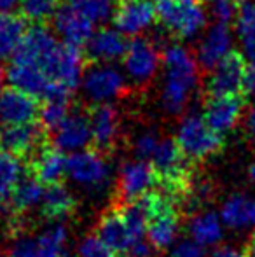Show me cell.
<instances>
[{"mask_svg":"<svg viewBox=\"0 0 255 257\" xmlns=\"http://www.w3.org/2000/svg\"><path fill=\"white\" fill-rule=\"evenodd\" d=\"M4 205H6V201H4V200H2V198H0V208H2V206H4Z\"/></svg>","mask_w":255,"mask_h":257,"instance_id":"7dc6e473","label":"cell"},{"mask_svg":"<svg viewBox=\"0 0 255 257\" xmlns=\"http://www.w3.org/2000/svg\"><path fill=\"white\" fill-rule=\"evenodd\" d=\"M157 146H159V139H157L156 132H145L136 139L135 142V154L140 161H147L149 158H152L156 153Z\"/></svg>","mask_w":255,"mask_h":257,"instance_id":"e575fe53","label":"cell"},{"mask_svg":"<svg viewBox=\"0 0 255 257\" xmlns=\"http://www.w3.org/2000/svg\"><path fill=\"white\" fill-rule=\"evenodd\" d=\"M93 144L89 110H72L67 121L53 133V146L62 153H79Z\"/></svg>","mask_w":255,"mask_h":257,"instance_id":"5bb4252c","label":"cell"},{"mask_svg":"<svg viewBox=\"0 0 255 257\" xmlns=\"http://www.w3.org/2000/svg\"><path fill=\"white\" fill-rule=\"evenodd\" d=\"M7 77V72H4V68H2V65H0V88H2V82H4V79Z\"/></svg>","mask_w":255,"mask_h":257,"instance_id":"ee69618b","label":"cell"},{"mask_svg":"<svg viewBox=\"0 0 255 257\" xmlns=\"http://www.w3.org/2000/svg\"><path fill=\"white\" fill-rule=\"evenodd\" d=\"M28 28V20L21 13L0 14V60H13Z\"/></svg>","mask_w":255,"mask_h":257,"instance_id":"d4e9b609","label":"cell"},{"mask_svg":"<svg viewBox=\"0 0 255 257\" xmlns=\"http://www.w3.org/2000/svg\"><path fill=\"white\" fill-rule=\"evenodd\" d=\"M84 63L86 56L82 48L60 42V46L46 61L42 70L48 74L51 84L68 93H74L84 77Z\"/></svg>","mask_w":255,"mask_h":257,"instance_id":"5b68a950","label":"cell"},{"mask_svg":"<svg viewBox=\"0 0 255 257\" xmlns=\"http://www.w3.org/2000/svg\"><path fill=\"white\" fill-rule=\"evenodd\" d=\"M21 2L23 0H0V14L14 13V11L21 7Z\"/></svg>","mask_w":255,"mask_h":257,"instance_id":"ab89813d","label":"cell"},{"mask_svg":"<svg viewBox=\"0 0 255 257\" xmlns=\"http://www.w3.org/2000/svg\"><path fill=\"white\" fill-rule=\"evenodd\" d=\"M42 217L51 222L62 224V220L68 219L77 208V201L72 196V193L62 184H53L48 186L42 198Z\"/></svg>","mask_w":255,"mask_h":257,"instance_id":"cb8c5ba5","label":"cell"},{"mask_svg":"<svg viewBox=\"0 0 255 257\" xmlns=\"http://www.w3.org/2000/svg\"><path fill=\"white\" fill-rule=\"evenodd\" d=\"M7 81H9V86L21 89L35 98H46L49 88H51L48 74L39 65L34 63L11 61V67L7 70Z\"/></svg>","mask_w":255,"mask_h":257,"instance_id":"44dd1931","label":"cell"},{"mask_svg":"<svg viewBox=\"0 0 255 257\" xmlns=\"http://www.w3.org/2000/svg\"><path fill=\"white\" fill-rule=\"evenodd\" d=\"M163 60V53L149 39L136 37L129 42L128 51L124 54V70L128 77L136 84H147L157 74V68Z\"/></svg>","mask_w":255,"mask_h":257,"instance_id":"ba28073f","label":"cell"},{"mask_svg":"<svg viewBox=\"0 0 255 257\" xmlns=\"http://www.w3.org/2000/svg\"><path fill=\"white\" fill-rule=\"evenodd\" d=\"M39 98L13 86L0 91V124H25L39 121Z\"/></svg>","mask_w":255,"mask_h":257,"instance_id":"9a60e30c","label":"cell"},{"mask_svg":"<svg viewBox=\"0 0 255 257\" xmlns=\"http://www.w3.org/2000/svg\"><path fill=\"white\" fill-rule=\"evenodd\" d=\"M67 243V227L63 224H55L37 240L35 257H65Z\"/></svg>","mask_w":255,"mask_h":257,"instance_id":"f546056e","label":"cell"},{"mask_svg":"<svg viewBox=\"0 0 255 257\" xmlns=\"http://www.w3.org/2000/svg\"><path fill=\"white\" fill-rule=\"evenodd\" d=\"M211 257H248L246 255V252H239L236 250V248L232 247H227V245H222V247H217L213 250V254H211Z\"/></svg>","mask_w":255,"mask_h":257,"instance_id":"f35d334b","label":"cell"},{"mask_svg":"<svg viewBox=\"0 0 255 257\" xmlns=\"http://www.w3.org/2000/svg\"><path fill=\"white\" fill-rule=\"evenodd\" d=\"M37 250V241L28 236H18L14 238V243L7 250L6 257H35Z\"/></svg>","mask_w":255,"mask_h":257,"instance_id":"d590c367","label":"cell"},{"mask_svg":"<svg viewBox=\"0 0 255 257\" xmlns=\"http://www.w3.org/2000/svg\"><path fill=\"white\" fill-rule=\"evenodd\" d=\"M248 132L252 133V137L255 139V107L250 110V114H248Z\"/></svg>","mask_w":255,"mask_h":257,"instance_id":"7bdbcfd3","label":"cell"},{"mask_svg":"<svg viewBox=\"0 0 255 257\" xmlns=\"http://www.w3.org/2000/svg\"><path fill=\"white\" fill-rule=\"evenodd\" d=\"M62 6V0H23L21 2V14L28 21L35 25L44 23L46 20L55 16V13Z\"/></svg>","mask_w":255,"mask_h":257,"instance_id":"1f68e13d","label":"cell"},{"mask_svg":"<svg viewBox=\"0 0 255 257\" xmlns=\"http://www.w3.org/2000/svg\"><path fill=\"white\" fill-rule=\"evenodd\" d=\"M58 46L60 42L56 35L44 23L34 25V27L28 28L23 42L13 56V61H16V63H34L42 68Z\"/></svg>","mask_w":255,"mask_h":257,"instance_id":"4fadbf2b","label":"cell"},{"mask_svg":"<svg viewBox=\"0 0 255 257\" xmlns=\"http://www.w3.org/2000/svg\"><path fill=\"white\" fill-rule=\"evenodd\" d=\"M222 219L232 229L255 226V201L243 194H234L222 206Z\"/></svg>","mask_w":255,"mask_h":257,"instance_id":"484cf974","label":"cell"},{"mask_svg":"<svg viewBox=\"0 0 255 257\" xmlns=\"http://www.w3.org/2000/svg\"><path fill=\"white\" fill-rule=\"evenodd\" d=\"M245 108V95L234 96H206L203 117L211 130L224 135L241 119Z\"/></svg>","mask_w":255,"mask_h":257,"instance_id":"ac0fdd59","label":"cell"},{"mask_svg":"<svg viewBox=\"0 0 255 257\" xmlns=\"http://www.w3.org/2000/svg\"><path fill=\"white\" fill-rule=\"evenodd\" d=\"M245 252L248 257H255V233L250 236L248 243H246V247H245Z\"/></svg>","mask_w":255,"mask_h":257,"instance_id":"b9f144b4","label":"cell"},{"mask_svg":"<svg viewBox=\"0 0 255 257\" xmlns=\"http://www.w3.org/2000/svg\"><path fill=\"white\" fill-rule=\"evenodd\" d=\"M246 93H255V60L250 61L246 70Z\"/></svg>","mask_w":255,"mask_h":257,"instance_id":"60d3db41","label":"cell"},{"mask_svg":"<svg viewBox=\"0 0 255 257\" xmlns=\"http://www.w3.org/2000/svg\"><path fill=\"white\" fill-rule=\"evenodd\" d=\"M44 184L37 179L34 172L30 168L27 170V173L23 175V179L20 180V184L16 186V189L13 191L9 198V210L13 215L23 217L25 212L32 208V206L42 203L44 198Z\"/></svg>","mask_w":255,"mask_h":257,"instance_id":"603a6c76","label":"cell"},{"mask_svg":"<svg viewBox=\"0 0 255 257\" xmlns=\"http://www.w3.org/2000/svg\"><path fill=\"white\" fill-rule=\"evenodd\" d=\"M250 177H252V180L255 182V161L252 163V166H250Z\"/></svg>","mask_w":255,"mask_h":257,"instance_id":"f6af8a7d","label":"cell"},{"mask_svg":"<svg viewBox=\"0 0 255 257\" xmlns=\"http://www.w3.org/2000/svg\"><path fill=\"white\" fill-rule=\"evenodd\" d=\"M238 35H239V39H241L245 54L250 60H255V23L248 25V27H245V28H239Z\"/></svg>","mask_w":255,"mask_h":257,"instance_id":"74e56055","label":"cell"},{"mask_svg":"<svg viewBox=\"0 0 255 257\" xmlns=\"http://www.w3.org/2000/svg\"><path fill=\"white\" fill-rule=\"evenodd\" d=\"M67 2H72V0H67Z\"/></svg>","mask_w":255,"mask_h":257,"instance_id":"c3c4849f","label":"cell"},{"mask_svg":"<svg viewBox=\"0 0 255 257\" xmlns=\"http://www.w3.org/2000/svg\"><path fill=\"white\" fill-rule=\"evenodd\" d=\"M189 233L194 238V241H197L203 247H208V245H215L220 241L222 224L213 212L196 213L189 220Z\"/></svg>","mask_w":255,"mask_h":257,"instance_id":"83f0119b","label":"cell"},{"mask_svg":"<svg viewBox=\"0 0 255 257\" xmlns=\"http://www.w3.org/2000/svg\"><path fill=\"white\" fill-rule=\"evenodd\" d=\"M28 168L37 175L44 186L62 184L67 175V158L53 144H48L30 163Z\"/></svg>","mask_w":255,"mask_h":257,"instance_id":"7402d4cb","label":"cell"},{"mask_svg":"<svg viewBox=\"0 0 255 257\" xmlns=\"http://www.w3.org/2000/svg\"><path fill=\"white\" fill-rule=\"evenodd\" d=\"M232 34L229 30V25L224 23H215L206 35L201 41L199 48H197L196 60L201 68L211 72L229 53L232 51Z\"/></svg>","mask_w":255,"mask_h":257,"instance_id":"d6986e66","label":"cell"},{"mask_svg":"<svg viewBox=\"0 0 255 257\" xmlns=\"http://www.w3.org/2000/svg\"><path fill=\"white\" fill-rule=\"evenodd\" d=\"M49 133L39 121L25 124H0V151L30 163L46 146Z\"/></svg>","mask_w":255,"mask_h":257,"instance_id":"8992f818","label":"cell"},{"mask_svg":"<svg viewBox=\"0 0 255 257\" xmlns=\"http://www.w3.org/2000/svg\"><path fill=\"white\" fill-rule=\"evenodd\" d=\"M112 21L121 34L138 37L157 21L156 2L154 0H119Z\"/></svg>","mask_w":255,"mask_h":257,"instance_id":"30bf717a","label":"cell"},{"mask_svg":"<svg viewBox=\"0 0 255 257\" xmlns=\"http://www.w3.org/2000/svg\"><path fill=\"white\" fill-rule=\"evenodd\" d=\"M67 175L77 184L96 187L109 179L105 156L95 149H84L67 158Z\"/></svg>","mask_w":255,"mask_h":257,"instance_id":"7c38bea8","label":"cell"},{"mask_svg":"<svg viewBox=\"0 0 255 257\" xmlns=\"http://www.w3.org/2000/svg\"><path fill=\"white\" fill-rule=\"evenodd\" d=\"M157 182H159V179H157V173L154 170L152 163L140 161V159L138 161L126 163L121 168L112 205L121 206L136 200V198L156 189Z\"/></svg>","mask_w":255,"mask_h":257,"instance_id":"52a82bcc","label":"cell"},{"mask_svg":"<svg viewBox=\"0 0 255 257\" xmlns=\"http://www.w3.org/2000/svg\"><path fill=\"white\" fill-rule=\"evenodd\" d=\"M157 21L178 39H192L206 25L201 0H154Z\"/></svg>","mask_w":255,"mask_h":257,"instance_id":"7a4b0ae2","label":"cell"},{"mask_svg":"<svg viewBox=\"0 0 255 257\" xmlns=\"http://www.w3.org/2000/svg\"><path fill=\"white\" fill-rule=\"evenodd\" d=\"M175 140L192 163H199L224 149V137L211 130L203 115L196 114L182 119Z\"/></svg>","mask_w":255,"mask_h":257,"instance_id":"3957f363","label":"cell"},{"mask_svg":"<svg viewBox=\"0 0 255 257\" xmlns=\"http://www.w3.org/2000/svg\"><path fill=\"white\" fill-rule=\"evenodd\" d=\"M93 132V149L107 156L116 149L119 135V114L112 103H96L89 108Z\"/></svg>","mask_w":255,"mask_h":257,"instance_id":"2e32d148","label":"cell"},{"mask_svg":"<svg viewBox=\"0 0 255 257\" xmlns=\"http://www.w3.org/2000/svg\"><path fill=\"white\" fill-rule=\"evenodd\" d=\"M128 88L123 72L110 65H91L82 77V89L93 103H109L121 96Z\"/></svg>","mask_w":255,"mask_h":257,"instance_id":"9c48e42d","label":"cell"},{"mask_svg":"<svg viewBox=\"0 0 255 257\" xmlns=\"http://www.w3.org/2000/svg\"><path fill=\"white\" fill-rule=\"evenodd\" d=\"M117 257H135V255H131V254H126V252H123V254H117Z\"/></svg>","mask_w":255,"mask_h":257,"instance_id":"bcb514c9","label":"cell"},{"mask_svg":"<svg viewBox=\"0 0 255 257\" xmlns=\"http://www.w3.org/2000/svg\"><path fill=\"white\" fill-rule=\"evenodd\" d=\"M164 84L161 105L168 114H180L189 103L191 93L199 81V63L189 49L180 44H170L163 51Z\"/></svg>","mask_w":255,"mask_h":257,"instance_id":"6da1fadb","label":"cell"},{"mask_svg":"<svg viewBox=\"0 0 255 257\" xmlns=\"http://www.w3.org/2000/svg\"><path fill=\"white\" fill-rule=\"evenodd\" d=\"M246 70L245 54L232 49L208 75L204 84L206 96L246 95Z\"/></svg>","mask_w":255,"mask_h":257,"instance_id":"277c9868","label":"cell"},{"mask_svg":"<svg viewBox=\"0 0 255 257\" xmlns=\"http://www.w3.org/2000/svg\"><path fill=\"white\" fill-rule=\"evenodd\" d=\"M171 257H204V248L194 240H184L171 250Z\"/></svg>","mask_w":255,"mask_h":257,"instance_id":"8d00e7d4","label":"cell"},{"mask_svg":"<svg viewBox=\"0 0 255 257\" xmlns=\"http://www.w3.org/2000/svg\"><path fill=\"white\" fill-rule=\"evenodd\" d=\"M70 114H72L70 100H63V98L44 100V103L41 105L39 122H41L42 128L51 135V133H55L56 130L67 121V117Z\"/></svg>","mask_w":255,"mask_h":257,"instance_id":"f1b7e54d","label":"cell"},{"mask_svg":"<svg viewBox=\"0 0 255 257\" xmlns=\"http://www.w3.org/2000/svg\"><path fill=\"white\" fill-rule=\"evenodd\" d=\"M72 4L96 25L112 20L119 0H72Z\"/></svg>","mask_w":255,"mask_h":257,"instance_id":"4dcf8cb0","label":"cell"},{"mask_svg":"<svg viewBox=\"0 0 255 257\" xmlns=\"http://www.w3.org/2000/svg\"><path fill=\"white\" fill-rule=\"evenodd\" d=\"M28 170V163L14 154L0 151V198L9 201L13 191Z\"/></svg>","mask_w":255,"mask_h":257,"instance_id":"4316f807","label":"cell"},{"mask_svg":"<svg viewBox=\"0 0 255 257\" xmlns=\"http://www.w3.org/2000/svg\"><path fill=\"white\" fill-rule=\"evenodd\" d=\"M53 27L63 42L77 48H84L95 35V23L82 14L72 2H65L53 16Z\"/></svg>","mask_w":255,"mask_h":257,"instance_id":"8fae6325","label":"cell"},{"mask_svg":"<svg viewBox=\"0 0 255 257\" xmlns=\"http://www.w3.org/2000/svg\"><path fill=\"white\" fill-rule=\"evenodd\" d=\"M128 46L126 35L121 34L117 28H100L84 46L86 61L91 65H107L121 60L126 54Z\"/></svg>","mask_w":255,"mask_h":257,"instance_id":"e0dca14e","label":"cell"},{"mask_svg":"<svg viewBox=\"0 0 255 257\" xmlns=\"http://www.w3.org/2000/svg\"><path fill=\"white\" fill-rule=\"evenodd\" d=\"M239 9V0H213L211 4V13L217 23L229 25L232 20H236Z\"/></svg>","mask_w":255,"mask_h":257,"instance_id":"836d02e7","label":"cell"},{"mask_svg":"<svg viewBox=\"0 0 255 257\" xmlns=\"http://www.w3.org/2000/svg\"><path fill=\"white\" fill-rule=\"evenodd\" d=\"M79 257H114V250L96 234H88L79 247Z\"/></svg>","mask_w":255,"mask_h":257,"instance_id":"d6a6232c","label":"cell"},{"mask_svg":"<svg viewBox=\"0 0 255 257\" xmlns=\"http://www.w3.org/2000/svg\"><path fill=\"white\" fill-rule=\"evenodd\" d=\"M95 234L98 238H102L114 252H129L133 245V238L129 234V229L124 222L121 212L116 206L110 205L107 210H103V213L100 215L98 222H96Z\"/></svg>","mask_w":255,"mask_h":257,"instance_id":"ffe728a7","label":"cell"}]
</instances>
